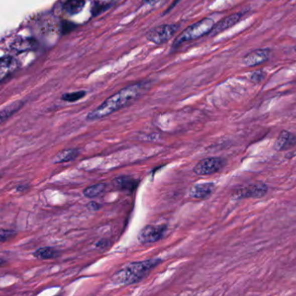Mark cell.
<instances>
[{
    "mask_svg": "<svg viewBox=\"0 0 296 296\" xmlns=\"http://www.w3.org/2000/svg\"><path fill=\"white\" fill-rule=\"evenodd\" d=\"M144 91V85H129L109 97L103 104L87 114V121L102 119L121 110L139 98Z\"/></svg>",
    "mask_w": 296,
    "mask_h": 296,
    "instance_id": "1",
    "label": "cell"
},
{
    "mask_svg": "<svg viewBox=\"0 0 296 296\" xmlns=\"http://www.w3.org/2000/svg\"><path fill=\"white\" fill-rule=\"evenodd\" d=\"M161 262L162 260L160 258H152L143 262L128 263L114 274L113 281L124 285L137 283Z\"/></svg>",
    "mask_w": 296,
    "mask_h": 296,
    "instance_id": "2",
    "label": "cell"
},
{
    "mask_svg": "<svg viewBox=\"0 0 296 296\" xmlns=\"http://www.w3.org/2000/svg\"><path fill=\"white\" fill-rule=\"evenodd\" d=\"M214 21L212 19H204L200 22L195 23L182 32L175 41V44H181L183 42L191 41L201 38L204 35L209 34L214 26Z\"/></svg>",
    "mask_w": 296,
    "mask_h": 296,
    "instance_id": "3",
    "label": "cell"
},
{
    "mask_svg": "<svg viewBox=\"0 0 296 296\" xmlns=\"http://www.w3.org/2000/svg\"><path fill=\"white\" fill-rule=\"evenodd\" d=\"M224 166V159L220 158H207L203 159L195 165L193 172L199 176H209L220 171Z\"/></svg>",
    "mask_w": 296,
    "mask_h": 296,
    "instance_id": "4",
    "label": "cell"
},
{
    "mask_svg": "<svg viewBox=\"0 0 296 296\" xmlns=\"http://www.w3.org/2000/svg\"><path fill=\"white\" fill-rule=\"evenodd\" d=\"M178 26L175 25H163L157 26L147 32V38L149 41L156 44H164L172 38L177 32Z\"/></svg>",
    "mask_w": 296,
    "mask_h": 296,
    "instance_id": "5",
    "label": "cell"
},
{
    "mask_svg": "<svg viewBox=\"0 0 296 296\" xmlns=\"http://www.w3.org/2000/svg\"><path fill=\"white\" fill-rule=\"evenodd\" d=\"M165 230H166V227L165 225H160V226L147 225L140 230L138 234V241L143 244L155 243L162 239V237L165 235Z\"/></svg>",
    "mask_w": 296,
    "mask_h": 296,
    "instance_id": "6",
    "label": "cell"
},
{
    "mask_svg": "<svg viewBox=\"0 0 296 296\" xmlns=\"http://www.w3.org/2000/svg\"><path fill=\"white\" fill-rule=\"evenodd\" d=\"M268 193V187L264 183L251 184L237 189L235 195L237 198H262Z\"/></svg>",
    "mask_w": 296,
    "mask_h": 296,
    "instance_id": "7",
    "label": "cell"
},
{
    "mask_svg": "<svg viewBox=\"0 0 296 296\" xmlns=\"http://www.w3.org/2000/svg\"><path fill=\"white\" fill-rule=\"evenodd\" d=\"M270 51L268 49H258L247 54L243 57V64L247 67H254L267 62L269 59Z\"/></svg>",
    "mask_w": 296,
    "mask_h": 296,
    "instance_id": "8",
    "label": "cell"
},
{
    "mask_svg": "<svg viewBox=\"0 0 296 296\" xmlns=\"http://www.w3.org/2000/svg\"><path fill=\"white\" fill-rule=\"evenodd\" d=\"M215 190V184L212 183H198L191 186L189 190L190 198L205 200L209 198Z\"/></svg>",
    "mask_w": 296,
    "mask_h": 296,
    "instance_id": "9",
    "label": "cell"
},
{
    "mask_svg": "<svg viewBox=\"0 0 296 296\" xmlns=\"http://www.w3.org/2000/svg\"><path fill=\"white\" fill-rule=\"evenodd\" d=\"M295 145L296 135L287 130H282L275 142L274 149L278 152H283L291 150Z\"/></svg>",
    "mask_w": 296,
    "mask_h": 296,
    "instance_id": "10",
    "label": "cell"
},
{
    "mask_svg": "<svg viewBox=\"0 0 296 296\" xmlns=\"http://www.w3.org/2000/svg\"><path fill=\"white\" fill-rule=\"evenodd\" d=\"M241 18H242L241 13H236V14H232L231 16L222 19L220 22H218L217 25H214L212 31L210 32V36L213 37V36L219 34L220 32H224L227 29L231 28L240 20Z\"/></svg>",
    "mask_w": 296,
    "mask_h": 296,
    "instance_id": "11",
    "label": "cell"
},
{
    "mask_svg": "<svg viewBox=\"0 0 296 296\" xmlns=\"http://www.w3.org/2000/svg\"><path fill=\"white\" fill-rule=\"evenodd\" d=\"M19 62L12 57L0 58V79H4L12 75L19 69Z\"/></svg>",
    "mask_w": 296,
    "mask_h": 296,
    "instance_id": "12",
    "label": "cell"
},
{
    "mask_svg": "<svg viewBox=\"0 0 296 296\" xmlns=\"http://www.w3.org/2000/svg\"><path fill=\"white\" fill-rule=\"evenodd\" d=\"M79 154H80V152L77 149L63 150L56 155L53 162L55 164H62V163L70 162L72 160H75Z\"/></svg>",
    "mask_w": 296,
    "mask_h": 296,
    "instance_id": "13",
    "label": "cell"
},
{
    "mask_svg": "<svg viewBox=\"0 0 296 296\" xmlns=\"http://www.w3.org/2000/svg\"><path fill=\"white\" fill-rule=\"evenodd\" d=\"M85 6V0H67L63 4V10L70 15L81 13Z\"/></svg>",
    "mask_w": 296,
    "mask_h": 296,
    "instance_id": "14",
    "label": "cell"
},
{
    "mask_svg": "<svg viewBox=\"0 0 296 296\" xmlns=\"http://www.w3.org/2000/svg\"><path fill=\"white\" fill-rule=\"evenodd\" d=\"M59 251L50 247H44L38 249L34 253L35 257L41 260H48V259L56 258L59 256Z\"/></svg>",
    "mask_w": 296,
    "mask_h": 296,
    "instance_id": "15",
    "label": "cell"
},
{
    "mask_svg": "<svg viewBox=\"0 0 296 296\" xmlns=\"http://www.w3.org/2000/svg\"><path fill=\"white\" fill-rule=\"evenodd\" d=\"M114 183L118 189L122 190H134V187L136 186L135 180L132 177H117Z\"/></svg>",
    "mask_w": 296,
    "mask_h": 296,
    "instance_id": "16",
    "label": "cell"
},
{
    "mask_svg": "<svg viewBox=\"0 0 296 296\" xmlns=\"http://www.w3.org/2000/svg\"><path fill=\"white\" fill-rule=\"evenodd\" d=\"M107 185L105 183H96L91 186L87 187L83 190V195L87 198H94L99 195H102Z\"/></svg>",
    "mask_w": 296,
    "mask_h": 296,
    "instance_id": "17",
    "label": "cell"
},
{
    "mask_svg": "<svg viewBox=\"0 0 296 296\" xmlns=\"http://www.w3.org/2000/svg\"><path fill=\"white\" fill-rule=\"evenodd\" d=\"M21 106H22V103L17 102V103L11 104L7 108H5L4 110H1L0 111V124L5 122L6 120L8 119L11 116H13V114L17 112Z\"/></svg>",
    "mask_w": 296,
    "mask_h": 296,
    "instance_id": "18",
    "label": "cell"
},
{
    "mask_svg": "<svg viewBox=\"0 0 296 296\" xmlns=\"http://www.w3.org/2000/svg\"><path fill=\"white\" fill-rule=\"evenodd\" d=\"M85 95H86V92H83V91L73 92V93H67V94L62 96V99L67 102H75L83 98Z\"/></svg>",
    "mask_w": 296,
    "mask_h": 296,
    "instance_id": "19",
    "label": "cell"
},
{
    "mask_svg": "<svg viewBox=\"0 0 296 296\" xmlns=\"http://www.w3.org/2000/svg\"><path fill=\"white\" fill-rule=\"evenodd\" d=\"M109 7V5L108 2H96L92 7V13L94 16H96L97 14L103 13V11L108 9Z\"/></svg>",
    "mask_w": 296,
    "mask_h": 296,
    "instance_id": "20",
    "label": "cell"
},
{
    "mask_svg": "<svg viewBox=\"0 0 296 296\" xmlns=\"http://www.w3.org/2000/svg\"><path fill=\"white\" fill-rule=\"evenodd\" d=\"M16 232L13 230H0V243L7 242L15 237Z\"/></svg>",
    "mask_w": 296,
    "mask_h": 296,
    "instance_id": "21",
    "label": "cell"
},
{
    "mask_svg": "<svg viewBox=\"0 0 296 296\" xmlns=\"http://www.w3.org/2000/svg\"><path fill=\"white\" fill-rule=\"evenodd\" d=\"M264 71L262 70V69H258V70H256L255 72H253L252 74H251V76H250V80H251L253 83L258 84V83L262 81V79H264Z\"/></svg>",
    "mask_w": 296,
    "mask_h": 296,
    "instance_id": "22",
    "label": "cell"
},
{
    "mask_svg": "<svg viewBox=\"0 0 296 296\" xmlns=\"http://www.w3.org/2000/svg\"><path fill=\"white\" fill-rule=\"evenodd\" d=\"M33 44L29 42V40H25V41H19V43H16L15 48L19 51H27L28 49L32 47Z\"/></svg>",
    "mask_w": 296,
    "mask_h": 296,
    "instance_id": "23",
    "label": "cell"
},
{
    "mask_svg": "<svg viewBox=\"0 0 296 296\" xmlns=\"http://www.w3.org/2000/svg\"><path fill=\"white\" fill-rule=\"evenodd\" d=\"M87 208L88 210L90 211H97L102 208V205L98 202H94V201H91L87 204Z\"/></svg>",
    "mask_w": 296,
    "mask_h": 296,
    "instance_id": "24",
    "label": "cell"
},
{
    "mask_svg": "<svg viewBox=\"0 0 296 296\" xmlns=\"http://www.w3.org/2000/svg\"><path fill=\"white\" fill-rule=\"evenodd\" d=\"M107 243H108L107 240H101L96 243V247L97 248H101V249H104V248H107Z\"/></svg>",
    "mask_w": 296,
    "mask_h": 296,
    "instance_id": "25",
    "label": "cell"
},
{
    "mask_svg": "<svg viewBox=\"0 0 296 296\" xmlns=\"http://www.w3.org/2000/svg\"><path fill=\"white\" fill-rule=\"evenodd\" d=\"M4 262H4L3 260H1V259H0V265L3 264Z\"/></svg>",
    "mask_w": 296,
    "mask_h": 296,
    "instance_id": "26",
    "label": "cell"
},
{
    "mask_svg": "<svg viewBox=\"0 0 296 296\" xmlns=\"http://www.w3.org/2000/svg\"><path fill=\"white\" fill-rule=\"evenodd\" d=\"M294 50H295V51H296V45H295V46H294Z\"/></svg>",
    "mask_w": 296,
    "mask_h": 296,
    "instance_id": "27",
    "label": "cell"
}]
</instances>
